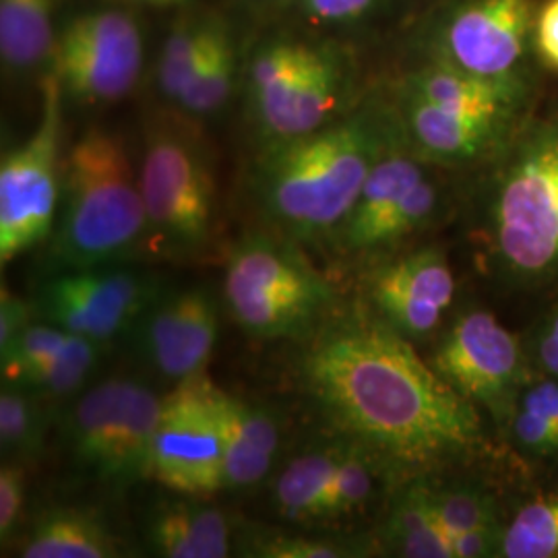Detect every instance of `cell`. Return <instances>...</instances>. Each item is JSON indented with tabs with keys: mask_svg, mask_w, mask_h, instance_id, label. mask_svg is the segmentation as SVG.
Here are the masks:
<instances>
[{
	"mask_svg": "<svg viewBox=\"0 0 558 558\" xmlns=\"http://www.w3.org/2000/svg\"><path fill=\"white\" fill-rule=\"evenodd\" d=\"M205 377L180 380L161 399L160 422L151 449L149 476L161 486L207 499L223 488L220 424Z\"/></svg>",
	"mask_w": 558,
	"mask_h": 558,
	"instance_id": "obj_9",
	"label": "cell"
},
{
	"mask_svg": "<svg viewBox=\"0 0 558 558\" xmlns=\"http://www.w3.org/2000/svg\"><path fill=\"white\" fill-rule=\"evenodd\" d=\"M538 50L542 59L558 71V0H548L539 13Z\"/></svg>",
	"mask_w": 558,
	"mask_h": 558,
	"instance_id": "obj_41",
	"label": "cell"
},
{
	"mask_svg": "<svg viewBox=\"0 0 558 558\" xmlns=\"http://www.w3.org/2000/svg\"><path fill=\"white\" fill-rule=\"evenodd\" d=\"M405 96L468 117L500 122L515 101V83L478 77L440 59L408 80Z\"/></svg>",
	"mask_w": 558,
	"mask_h": 558,
	"instance_id": "obj_16",
	"label": "cell"
},
{
	"mask_svg": "<svg viewBox=\"0 0 558 558\" xmlns=\"http://www.w3.org/2000/svg\"><path fill=\"white\" fill-rule=\"evenodd\" d=\"M119 538L92 511L54 509L44 513L21 544L25 558L122 557Z\"/></svg>",
	"mask_w": 558,
	"mask_h": 558,
	"instance_id": "obj_20",
	"label": "cell"
},
{
	"mask_svg": "<svg viewBox=\"0 0 558 558\" xmlns=\"http://www.w3.org/2000/svg\"><path fill=\"white\" fill-rule=\"evenodd\" d=\"M29 325V308L27 304L2 288L0 294V352L7 350L15 339L20 338L21 331Z\"/></svg>",
	"mask_w": 558,
	"mask_h": 558,
	"instance_id": "obj_40",
	"label": "cell"
},
{
	"mask_svg": "<svg viewBox=\"0 0 558 558\" xmlns=\"http://www.w3.org/2000/svg\"><path fill=\"white\" fill-rule=\"evenodd\" d=\"M60 89L44 80V108L32 137L0 163V260L20 257L48 239L59 209Z\"/></svg>",
	"mask_w": 558,
	"mask_h": 558,
	"instance_id": "obj_6",
	"label": "cell"
},
{
	"mask_svg": "<svg viewBox=\"0 0 558 558\" xmlns=\"http://www.w3.org/2000/svg\"><path fill=\"white\" fill-rule=\"evenodd\" d=\"M236 73L239 57L234 36L226 21L211 15L199 64L177 106L191 117L216 114L230 100Z\"/></svg>",
	"mask_w": 558,
	"mask_h": 558,
	"instance_id": "obj_25",
	"label": "cell"
},
{
	"mask_svg": "<svg viewBox=\"0 0 558 558\" xmlns=\"http://www.w3.org/2000/svg\"><path fill=\"white\" fill-rule=\"evenodd\" d=\"M500 557H558V495L532 500L519 509L502 530Z\"/></svg>",
	"mask_w": 558,
	"mask_h": 558,
	"instance_id": "obj_29",
	"label": "cell"
},
{
	"mask_svg": "<svg viewBox=\"0 0 558 558\" xmlns=\"http://www.w3.org/2000/svg\"><path fill=\"white\" fill-rule=\"evenodd\" d=\"M126 379H108L89 389L66 418V439L83 468L108 482L119 437Z\"/></svg>",
	"mask_w": 558,
	"mask_h": 558,
	"instance_id": "obj_19",
	"label": "cell"
},
{
	"mask_svg": "<svg viewBox=\"0 0 558 558\" xmlns=\"http://www.w3.org/2000/svg\"><path fill=\"white\" fill-rule=\"evenodd\" d=\"M304 13L319 23H345L359 20L375 0H300Z\"/></svg>",
	"mask_w": 558,
	"mask_h": 558,
	"instance_id": "obj_39",
	"label": "cell"
},
{
	"mask_svg": "<svg viewBox=\"0 0 558 558\" xmlns=\"http://www.w3.org/2000/svg\"><path fill=\"white\" fill-rule=\"evenodd\" d=\"M48 64L69 98L110 104L129 96L140 80L143 34L124 11H87L60 29Z\"/></svg>",
	"mask_w": 558,
	"mask_h": 558,
	"instance_id": "obj_8",
	"label": "cell"
},
{
	"mask_svg": "<svg viewBox=\"0 0 558 558\" xmlns=\"http://www.w3.org/2000/svg\"><path fill=\"white\" fill-rule=\"evenodd\" d=\"M511 422H513V433L518 437L519 445H523L525 449H530L534 453L558 451L557 430L548 420L518 405L515 416Z\"/></svg>",
	"mask_w": 558,
	"mask_h": 558,
	"instance_id": "obj_37",
	"label": "cell"
},
{
	"mask_svg": "<svg viewBox=\"0 0 558 558\" xmlns=\"http://www.w3.org/2000/svg\"><path fill=\"white\" fill-rule=\"evenodd\" d=\"M433 368L474 405H484L499 420L515 416L521 350L493 313H465L440 341Z\"/></svg>",
	"mask_w": 558,
	"mask_h": 558,
	"instance_id": "obj_11",
	"label": "cell"
},
{
	"mask_svg": "<svg viewBox=\"0 0 558 558\" xmlns=\"http://www.w3.org/2000/svg\"><path fill=\"white\" fill-rule=\"evenodd\" d=\"M500 542H502V530L499 523L482 525L451 539V550H453V558L500 557Z\"/></svg>",
	"mask_w": 558,
	"mask_h": 558,
	"instance_id": "obj_38",
	"label": "cell"
},
{
	"mask_svg": "<svg viewBox=\"0 0 558 558\" xmlns=\"http://www.w3.org/2000/svg\"><path fill=\"white\" fill-rule=\"evenodd\" d=\"M60 0H0V59L11 73L50 62Z\"/></svg>",
	"mask_w": 558,
	"mask_h": 558,
	"instance_id": "obj_22",
	"label": "cell"
},
{
	"mask_svg": "<svg viewBox=\"0 0 558 558\" xmlns=\"http://www.w3.org/2000/svg\"><path fill=\"white\" fill-rule=\"evenodd\" d=\"M149 230L140 177L122 141L87 129L64 161L62 216L52 255L69 269L124 257Z\"/></svg>",
	"mask_w": 558,
	"mask_h": 558,
	"instance_id": "obj_3",
	"label": "cell"
},
{
	"mask_svg": "<svg viewBox=\"0 0 558 558\" xmlns=\"http://www.w3.org/2000/svg\"><path fill=\"white\" fill-rule=\"evenodd\" d=\"M385 539L399 557L453 558L451 539L437 518L430 488L422 484L399 495L385 525Z\"/></svg>",
	"mask_w": 558,
	"mask_h": 558,
	"instance_id": "obj_26",
	"label": "cell"
},
{
	"mask_svg": "<svg viewBox=\"0 0 558 558\" xmlns=\"http://www.w3.org/2000/svg\"><path fill=\"white\" fill-rule=\"evenodd\" d=\"M223 296L248 336L281 339L308 331L331 302V290L290 246L255 234L232 248Z\"/></svg>",
	"mask_w": 558,
	"mask_h": 558,
	"instance_id": "obj_5",
	"label": "cell"
},
{
	"mask_svg": "<svg viewBox=\"0 0 558 558\" xmlns=\"http://www.w3.org/2000/svg\"><path fill=\"white\" fill-rule=\"evenodd\" d=\"M433 505L449 539L482 525L499 523L493 500L474 488H430Z\"/></svg>",
	"mask_w": 558,
	"mask_h": 558,
	"instance_id": "obj_34",
	"label": "cell"
},
{
	"mask_svg": "<svg viewBox=\"0 0 558 558\" xmlns=\"http://www.w3.org/2000/svg\"><path fill=\"white\" fill-rule=\"evenodd\" d=\"M143 2H154V4H170V2H179V0H143Z\"/></svg>",
	"mask_w": 558,
	"mask_h": 558,
	"instance_id": "obj_43",
	"label": "cell"
},
{
	"mask_svg": "<svg viewBox=\"0 0 558 558\" xmlns=\"http://www.w3.org/2000/svg\"><path fill=\"white\" fill-rule=\"evenodd\" d=\"M140 180L149 230L163 244L193 251L209 240L216 184L195 141L174 129H154L145 145Z\"/></svg>",
	"mask_w": 558,
	"mask_h": 558,
	"instance_id": "obj_7",
	"label": "cell"
},
{
	"mask_svg": "<svg viewBox=\"0 0 558 558\" xmlns=\"http://www.w3.org/2000/svg\"><path fill=\"white\" fill-rule=\"evenodd\" d=\"M209 23L211 15L189 13L170 27L158 60V87L166 100L179 104L193 80L207 40Z\"/></svg>",
	"mask_w": 558,
	"mask_h": 558,
	"instance_id": "obj_27",
	"label": "cell"
},
{
	"mask_svg": "<svg viewBox=\"0 0 558 558\" xmlns=\"http://www.w3.org/2000/svg\"><path fill=\"white\" fill-rule=\"evenodd\" d=\"M140 325L145 359L161 377L180 383L201 375L211 359L220 315L209 294L189 290L158 300Z\"/></svg>",
	"mask_w": 558,
	"mask_h": 558,
	"instance_id": "obj_14",
	"label": "cell"
},
{
	"mask_svg": "<svg viewBox=\"0 0 558 558\" xmlns=\"http://www.w3.org/2000/svg\"><path fill=\"white\" fill-rule=\"evenodd\" d=\"M100 345L94 339L69 333L59 352L41 364L29 379L23 380L20 387L34 396L48 398H60L77 391L96 368L100 360Z\"/></svg>",
	"mask_w": 558,
	"mask_h": 558,
	"instance_id": "obj_30",
	"label": "cell"
},
{
	"mask_svg": "<svg viewBox=\"0 0 558 558\" xmlns=\"http://www.w3.org/2000/svg\"><path fill=\"white\" fill-rule=\"evenodd\" d=\"M371 296L383 320L405 338H424L456 296V276L440 248H422L379 267Z\"/></svg>",
	"mask_w": 558,
	"mask_h": 558,
	"instance_id": "obj_13",
	"label": "cell"
},
{
	"mask_svg": "<svg viewBox=\"0 0 558 558\" xmlns=\"http://www.w3.org/2000/svg\"><path fill=\"white\" fill-rule=\"evenodd\" d=\"M253 555L263 558H343L356 557L359 550L343 542L308 536H265L255 542Z\"/></svg>",
	"mask_w": 558,
	"mask_h": 558,
	"instance_id": "obj_35",
	"label": "cell"
},
{
	"mask_svg": "<svg viewBox=\"0 0 558 558\" xmlns=\"http://www.w3.org/2000/svg\"><path fill=\"white\" fill-rule=\"evenodd\" d=\"M149 544L166 558H223L230 555V525L220 509L199 500L161 507L149 525Z\"/></svg>",
	"mask_w": 558,
	"mask_h": 558,
	"instance_id": "obj_18",
	"label": "cell"
},
{
	"mask_svg": "<svg viewBox=\"0 0 558 558\" xmlns=\"http://www.w3.org/2000/svg\"><path fill=\"white\" fill-rule=\"evenodd\" d=\"M345 442L320 445L292 459L279 474L274 500L279 513L296 521L327 519V499Z\"/></svg>",
	"mask_w": 558,
	"mask_h": 558,
	"instance_id": "obj_24",
	"label": "cell"
},
{
	"mask_svg": "<svg viewBox=\"0 0 558 558\" xmlns=\"http://www.w3.org/2000/svg\"><path fill=\"white\" fill-rule=\"evenodd\" d=\"M530 20V0H474L447 23L442 60L478 77L513 83Z\"/></svg>",
	"mask_w": 558,
	"mask_h": 558,
	"instance_id": "obj_12",
	"label": "cell"
},
{
	"mask_svg": "<svg viewBox=\"0 0 558 558\" xmlns=\"http://www.w3.org/2000/svg\"><path fill=\"white\" fill-rule=\"evenodd\" d=\"M345 89V66L336 50L317 46L278 119L267 129L269 143L296 140L333 122Z\"/></svg>",
	"mask_w": 558,
	"mask_h": 558,
	"instance_id": "obj_15",
	"label": "cell"
},
{
	"mask_svg": "<svg viewBox=\"0 0 558 558\" xmlns=\"http://www.w3.org/2000/svg\"><path fill=\"white\" fill-rule=\"evenodd\" d=\"M375 490V463L373 451L360 442H345L336 474L331 480L327 518L350 515L364 507Z\"/></svg>",
	"mask_w": 558,
	"mask_h": 558,
	"instance_id": "obj_31",
	"label": "cell"
},
{
	"mask_svg": "<svg viewBox=\"0 0 558 558\" xmlns=\"http://www.w3.org/2000/svg\"><path fill=\"white\" fill-rule=\"evenodd\" d=\"M437 201H439L437 186L428 179L420 180L418 184L399 201L385 218H380L371 228V232L362 240L359 251L385 246L416 232L433 218L437 209Z\"/></svg>",
	"mask_w": 558,
	"mask_h": 558,
	"instance_id": "obj_32",
	"label": "cell"
},
{
	"mask_svg": "<svg viewBox=\"0 0 558 558\" xmlns=\"http://www.w3.org/2000/svg\"><path fill=\"white\" fill-rule=\"evenodd\" d=\"M490 240L499 269L523 286L558 279V131L521 147L500 180Z\"/></svg>",
	"mask_w": 558,
	"mask_h": 558,
	"instance_id": "obj_4",
	"label": "cell"
},
{
	"mask_svg": "<svg viewBox=\"0 0 558 558\" xmlns=\"http://www.w3.org/2000/svg\"><path fill=\"white\" fill-rule=\"evenodd\" d=\"M538 359L544 371L558 379V313L548 320L539 336Z\"/></svg>",
	"mask_w": 558,
	"mask_h": 558,
	"instance_id": "obj_42",
	"label": "cell"
},
{
	"mask_svg": "<svg viewBox=\"0 0 558 558\" xmlns=\"http://www.w3.org/2000/svg\"><path fill=\"white\" fill-rule=\"evenodd\" d=\"M160 300V281L133 269H73L41 288L46 323L106 343L137 327Z\"/></svg>",
	"mask_w": 558,
	"mask_h": 558,
	"instance_id": "obj_10",
	"label": "cell"
},
{
	"mask_svg": "<svg viewBox=\"0 0 558 558\" xmlns=\"http://www.w3.org/2000/svg\"><path fill=\"white\" fill-rule=\"evenodd\" d=\"M46 435V420L36 396L4 383L0 393V449L15 461L36 458Z\"/></svg>",
	"mask_w": 558,
	"mask_h": 558,
	"instance_id": "obj_28",
	"label": "cell"
},
{
	"mask_svg": "<svg viewBox=\"0 0 558 558\" xmlns=\"http://www.w3.org/2000/svg\"><path fill=\"white\" fill-rule=\"evenodd\" d=\"M383 149V131L366 114L269 143L255 180L260 205L281 230L302 239L338 230Z\"/></svg>",
	"mask_w": 558,
	"mask_h": 558,
	"instance_id": "obj_2",
	"label": "cell"
},
{
	"mask_svg": "<svg viewBox=\"0 0 558 558\" xmlns=\"http://www.w3.org/2000/svg\"><path fill=\"white\" fill-rule=\"evenodd\" d=\"M424 179L426 174L418 161L399 154H385L371 170L352 211L338 228L341 244L350 251H359L371 228Z\"/></svg>",
	"mask_w": 558,
	"mask_h": 558,
	"instance_id": "obj_23",
	"label": "cell"
},
{
	"mask_svg": "<svg viewBox=\"0 0 558 558\" xmlns=\"http://www.w3.org/2000/svg\"><path fill=\"white\" fill-rule=\"evenodd\" d=\"M300 375L327 418L393 463L430 465L484 442L476 405L385 320L327 325L306 348Z\"/></svg>",
	"mask_w": 558,
	"mask_h": 558,
	"instance_id": "obj_1",
	"label": "cell"
},
{
	"mask_svg": "<svg viewBox=\"0 0 558 558\" xmlns=\"http://www.w3.org/2000/svg\"><path fill=\"white\" fill-rule=\"evenodd\" d=\"M25 500V472L17 463H4L0 470V538H9L21 518Z\"/></svg>",
	"mask_w": 558,
	"mask_h": 558,
	"instance_id": "obj_36",
	"label": "cell"
},
{
	"mask_svg": "<svg viewBox=\"0 0 558 558\" xmlns=\"http://www.w3.org/2000/svg\"><path fill=\"white\" fill-rule=\"evenodd\" d=\"M317 46L306 41L271 40L253 54L246 83L253 117L263 135L290 100Z\"/></svg>",
	"mask_w": 558,
	"mask_h": 558,
	"instance_id": "obj_21",
	"label": "cell"
},
{
	"mask_svg": "<svg viewBox=\"0 0 558 558\" xmlns=\"http://www.w3.org/2000/svg\"><path fill=\"white\" fill-rule=\"evenodd\" d=\"M403 119L408 133L430 160L465 161L478 158L495 141L500 122L476 119L405 96Z\"/></svg>",
	"mask_w": 558,
	"mask_h": 558,
	"instance_id": "obj_17",
	"label": "cell"
},
{
	"mask_svg": "<svg viewBox=\"0 0 558 558\" xmlns=\"http://www.w3.org/2000/svg\"><path fill=\"white\" fill-rule=\"evenodd\" d=\"M69 339V331L60 329L52 323L46 325H27L7 350L0 352L2 360V377L4 383L21 385L29 379L41 364L52 359L64 341Z\"/></svg>",
	"mask_w": 558,
	"mask_h": 558,
	"instance_id": "obj_33",
	"label": "cell"
}]
</instances>
